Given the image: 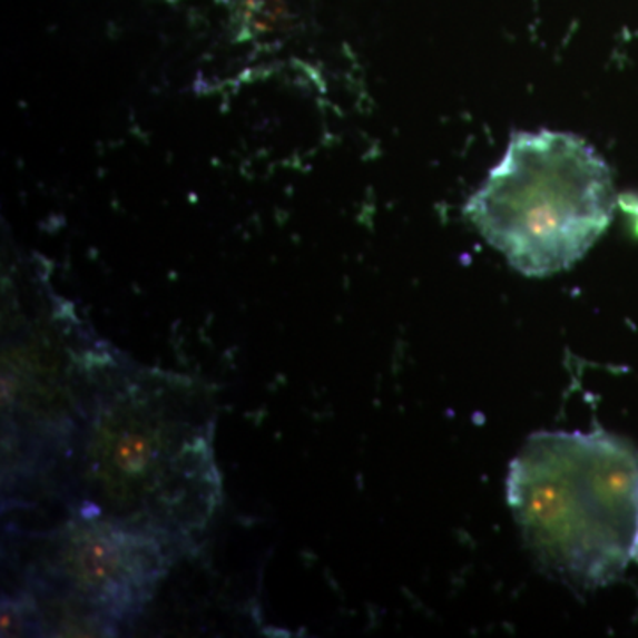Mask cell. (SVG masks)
I'll use <instances>...</instances> for the list:
<instances>
[{"label": "cell", "instance_id": "obj_1", "mask_svg": "<svg viewBox=\"0 0 638 638\" xmlns=\"http://www.w3.org/2000/svg\"><path fill=\"white\" fill-rule=\"evenodd\" d=\"M213 430L205 392L190 380L110 373L70 445L71 512L112 518L185 547L222 502Z\"/></svg>", "mask_w": 638, "mask_h": 638}, {"label": "cell", "instance_id": "obj_2", "mask_svg": "<svg viewBox=\"0 0 638 638\" xmlns=\"http://www.w3.org/2000/svg\"><path fill=\"white\" fill-rule=\"evenodd\" d=\"M508 500L527 547L566 582L601 586L638 559V451L612 434H532Z\"/></svg>", "mask_w": 638, "mask_h": 638}, {"label": "cell", "instance_id": "obj_3", "mask_svg": "<svg viewBox=\"0 0 638 638\" xmlns=\"http://www.w3.org/2000/svg\"><path fill=\"white\" fill-rule=\"evenodd\" d=\"M607 161L577 135L517 131L465 215L512 268L544 277L571 268L610 226Z\"/></svg>", "mask_w": 638, "mask_h": 638}, {"label": "cell", "instance_id": "obj_4", "mask_svg": "<svg viewBox=\"0 0 638 638\" xmlns=\"http://www.w3.org/2000/svg\"><path fill=\"white\" fill-rule=\"evenodd\" d=\"M178 548L139 527L71 512L41 539L29 583L68 596L118 626L148 603Z\"/></svg>", "mask_w": 638, "mask_h": 638}]
</instances>
